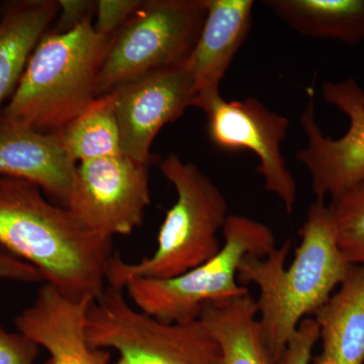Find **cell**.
Instances as JSON below:
<instances>
[{"label": "cell", "mask_w": 364, "mask_h": 364, "mask_svg": "<svg viewBox=\"0 0 364 364\" xmlns=\"http://www.w3.org/2000/svg\"><path fill=\"white\" fill-rule=\"evenodd\" d=\"M0 248L39 270L67 298L95 299L107 286L112 239L86 229L42 189L0 176Z\"/></svg>", "instance_id": "cell-1"}, {"label": "cell", "mask_w": 364, "mask_h": 364, "mask_svg": "<svg viewBox=\"0 0 364 364\" xmlns=\"http://www.w3.org/2000/svg\"><path fill=\"white\" fill-rule=\"evenodd\" d=\"M299 233L301 244L289 267L291 241L287 240L265 257L246 255L238 268L239 282L259 289L261 334L277 363L301 321L327 303L352 267L339 247L332 208L324 200L313 203Z\"/></svg>", "instance_id": "cell-2"}, {"label": "cell", "mask_w": 364, "mask_h": 364, "mask_svg": "<svg viewBox=\"0 0 364 364\" xmlns=\"http://www.w3.org/2000/svg\"><path fill=\"white\" fill-rule=\"evenodd\" d=\"M111 39L98 33L91 20L65 33L48 31L0 119L42 133L63 129L97 97Z\"/></svg>", "instance_id": "cell-3"}, {"label": "cell", "mask_w": 364, "mask_h": 364, "mask_svg": "<svg viewBox=\"0 0 364 364\" xmlns=\"http://www.w3.org/2000/svg\"><path fill=\"white\" fill-rule=\"evenodd\" d=\"M160 169L176 188V202L160 227L156 250L136 263L112 256L107 286L124 289L134 279H172L200 267L221 250L218 233L229 217L222 191L196 164L183 162L176 154L165 158Z\"/></svg>", "instance_id": "cell-4"}, {"label": "cell", "mask_w": 364, "mask_h": 364, "mask_svg": "<svg viewBox=\"0 0 364 364\" xmlns=\"http://www.w3.org/2000/svg\"><path fill=\"white\" fill-rule=\"evenodd\" d=\"M220 252L200 267L167 279H134L124 286L141 312L161 322L198 318L205 304L248 293L238 284V268L246 255L265 257L277 246L269 227L244 215H229L223 228Z\"/></svg>", "instance_id": "cell-5"}, {"label": "cell", "mask_w": 364, "mask_h": 364, "mask_svg": "<svg viewBox=\"0 0 364 364\" xmlns=\"http://www.w3.org/2000/svg\"><path fill=\"white\" fill-rule=\"evenodd\" d=\"M91 347L114 349L111 364H223L217 340L200 318L161 322L129 304L124 289L107 286L86 314Z\"/></svg>", "instance_id": "cell-6"}, {"label": "cell", "mask_w": 364, "mask_h": 364, "mask_svg": "<svg viewBox=\"0 0 364 364\" xmlns=\"http://www.w3.org/2000/svg\"><path fill=\"white\" fill-rule=\"evenodd\" d=\"M205 16V0H142L112 37L97 97L151 72L183 63Z\"/></svg>", "instance_id": "cell-7"}, {"label": "cell", "mask_w": 364, "mask_h": 364, "mask_svg": "<svg viewBox=\"0 0 364 364\" xmlns=\"http://www.w3.org/2000/svg\"><path fill=\"white\" fill-rule=\"evenodd\" d=\"M191 107L205 112L208 136L218 148L255 153L265 189L279 196L287 212L293 214L296 184L280 153L289 128L287 117L270 112L256 98L228 102L220 95V88L196 93Z\"/></svg>", "instance_id": "cell-8"}, {"label": "cell", "mask_w": 364, "mask_h": 364, "mask_svg": "<svg viewBox=\"0 0 364 364\" xmlns=\"http://www.w3.org/2000/svg\"><path fill=\"white\" fill-rule=\"evenodd\" d=\"M150 200L148 165L122 154L78 163L64 207L86 229L112 239L141 226Z\"/></svg>", "instance_id": "cell-9"}, {"label": "cell", "mask_w": 364, "mask_h": 364, "mask_svg": "<svg viewBox=\"0 0 364 364\" xmlns=\"http://www.w3.org/2000/svg\"><path fill=\"white\" fill-rule=\"evenodd\" d=\"M323 97L349 119V129L337 140L323 135L315 117L313 91L301 122L308 144L296 159L308 169L317 200L330 196L333 202L364 181V90L358 81L325 82Z\"/></svg>", "instance_id": "cell-10"}, {"label": "cell", "mask_w": 364, "mask_h": 364, "mask_svg": "<svg viewBox=\"0 0 364 364\" xmlns=\"http://www.w3.org/2000/svg\"><path fill=\"white\" fill-rule=\"evenodd\" d=\"M112 91L122 153L146 165L158 133L165 124L178 119L196 95L195 79L186 61L151 72Z\"/></svg>", "instance_id": "cell-11"}, {"label": "cell", "mask_w": 364, "mask_h": 364, "mask_svg": "<svg viewBox=\"0 0 364 364\" xmlns=\"http://www.w3.org/2000/svg\"><path fill=\"white\" fill-rule=\"evenodd\" d=\"M92 301L67 298L45 284L33 305L16 317V328L49 353L45 364H111L109 352L93 348L86 338V314Z\"/></svg>", "instance_id": "cell-12"}, {"label": "cell", "mask_w": 364, "mask_h": 364, "mask_svg": "<svg viewBox=\"0 0 364 364\" xmlns=\"http://www.w3.org/2000/svg\"><path fill=\"white\" fill-rule=\"evenodd\" d=\"M76 167L57 133L0 119V176L35 184L64 207Z\"/></svg>", "instance_id": "cell-13"}, {"label": "cell", "mask_w": 364, "mask_h": 364, "mask_svg": "<svg viewBox=\"0 0 364 364\" xmlns=\"http://www.w3.org/2000/svg\"><path fill=\"white\" fill-rule=\"evenodd\" d=\"M205 23L186 64L196 93L220 88L235 55L251 31L252 0H205Z\"/></svg>", "instance_id": "cell-14"}, {"label": "cell", "mask_w": 364, "mask_h": 364, "mask_svg": "<svg viewBox=\"0 0 364 364\" xmlns=\"http://www.w3.org/2000/svg\"><path fill=\"white\" fill-rule=\"evenodd\" d=\"M59 11V0H11L0 6V114Z\"/></svg>", "instance_id": "cell-15"}, {"label": "cell", "mask_w": 364, "mask_h": 364, "mask_svg": "<svg viewBox=\"0 0 364 364\" xmlns=\"http://www.w3.org/2000/svg\"><path fill=\"white\" fill-rule=\"evenodd\" d=\"M315 320L322 351L314 364H363V265H352L338 291L315 313Z\"/></svg>", "instance_id": "cell-16"}, {"label": "cell", "mask_w": 364, "mask_h": 364, "mask_svg": "<svg viewBox=\"0 0 364 364\" xmlns=\"http://www.w3.org/2000/svg\"><path fill=\"white\" fill-rule=\"evenodd\" d=\"M257 314L249 291L203 306L198 318L219 343L223 364H279L263 340Z\"/></svg>", "instance_id": "cell-17"}, {"label": "cell", "mask_w": 364, "mask_h": 364, "mask_svg": "<svg viewBox=\"0 0 364 364\" xmlns=\"http://www.w3.org/2000/svg\"><path fill=\"white\" fill-rule=\"evenodd\" d=\"M277 18L315 39L364 42V0H264Z\"/></svg>", "instance_id": "cell-18"}, {"label": "cell", "mask_w": 364, "mask_h": 364, "mask_svg": "<svg viewBox=\"0 0 364 364\" xmlns=\"http://www.w3.org/2000/svg\"><path fill=\"white\" fill-rule=\"evenodd\" d=\"M55 133L77 164L123 154L114 91L95 98L85 111Z\"/></svg>", "instance_id": "cell-19"}, {"label": "cell", "mask_w": 364, "mask_h": 364, "mask_svg": "<svg viewBox=\"0 0 364 364\" xmlns=\"http://www.w3.org/2000/svg\"><path fill=\"white\" fill-rule=\"evenodd\" d=\"M330 207L342 253L350 264L364 267V181Z\"/></svg>", "instance_id": "cell-20"}, {"label": "cell", "mask_w": 364, "mask_h": 364, "mask_svg": "<svg viewBox=\"0 0 364 364\" xmlns=\"http://www.w3.org/2000/svg\"><path fill=\"white\" fill-rule=\"evenodd\" d=\"M141 2L142 0H97L95 11L97 23L93 28L100 35L112 38Z\"/></svg>", "instance_id": "cell-21"}, {"label": "cell", "mask_w": 364, "mask_h": 364, "mask_svg": "<svg viewBox=\"0 0 364 364\" xmlns=\"http://www.w3.org/2000/svg\"><path fill=\"white\" fill-rule=\"evenodd\" d=\"M318 340V326L315 318H304L287 343L279 364H310Z\"/></svg>", "instance_id": "cell-22"}, {"label": "cell", "mask_w": 364, "mask_h": 364, "mask_svg": "<svg viewBox=\"0 0 364 364\" xmlns=\"http://www.w3.org/2000/svg\"><path fill=\"white\" fill-rule=\"evenodd\" d=\"M39 354L40 346L32 339L0 325V364H35Z\"/></svg>", "instance_id": "cell-23"}, {"label": "cell", "mask_w": 364, "mask_h": 364, "mask_svg": "<svg viewBox=\"0 0 364 364\" xmlns=\"http://www.w3.org/2000/svg\"><path fill=\"white\" fill-rule=\"evenodd\" d=\"M60 11L56 28L53 33H65L86 21H90L95 11V1L87 0H59Z\"/></svg>", "instance_id": "cell-24"}, {"label": "cell", "mask_w": 364, "mask_h": 364, "mask_svg": "<svg viewBox=\"0 0 364 364\" xmlns=\"http://www.w3.org/2000/svg\"><path fill=\"white\" fill-rule=\"evenodd\" d=\"M0 280H13L26 284L45 282L39 270L2 248H0Z\"/></svg>", "instance_id": "cell-25"}]
</instances>
